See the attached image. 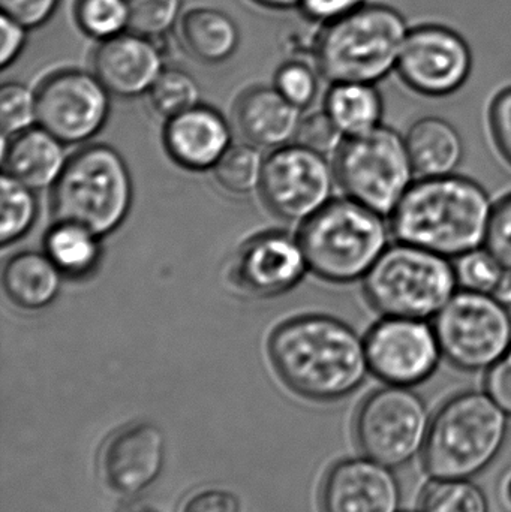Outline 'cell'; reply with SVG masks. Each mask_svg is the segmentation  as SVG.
Wrapping results in <instances>:
<instances>
[{"instance_id":"7dc6e473","label":"cell","mask_w":511,"mask_h":512,"mask_svg":"<svg viewBox=\"0 0 511 512\" xmlns=\"http://www.w3.org/2000/svg\"><path fill=\"white\" fill-rule=\"evenodd\" d=\"M506 499H507V502H509V504L511 505V477H510V480L507 481V484H506Z\"/></svg>"},{"instance_id":"ee69618b","label":"cell","mask_w":511,"mask_h":512,"mask_svg":"<svg viewBox=\"0 0 511 512\" xmlns=\"http://www.w3.org/2000/svg\"><path fill=\"white\" fill-rule=\"evenodd\" d=\"M492 295L501 303L506 304V306H511V268L504 270L500 283H498Z\"/></svg>"},{"instance_id":"44dd1931","label":"cell","mask_w":511,"mask_h":512,"mask_svg":"<svg viewBox=\"0 0 511 512\" xmlns=\"http://www.w3.org/2000/svg\"><path fill=\"white\" fill-rule=\"evenodd\" d=\"M65 146L59 138L39 125L14 137H3V173L33 191L51 188L68 164Z\"/></svg>"},{"instance_id":"74e56055","label":"cell","mask_w":511,"mask_h":512,"mask_svg":"<svg viewBox=\"0 0 511 512\" xmlns=\"http://www.w3.org/2000/svg\"><path fill=\"white\" fill-rule=\"evenodd\" d=\"M488 119L495 147L511 165V86L504 87L494 96Z\"/></svg>"},{"instance_id":"30bf717a","label":"cell","mask_w":511,"mask_h":512,"mask_svg":"<svg viewBox=\"0 0 511 512\" xmlns=\"http://www.w3.org/2000/svg\"><path fill=\"white\" fill-rule=\"evenodd\" d=\"M431 424L428 406L413 388L384 384L359 406L354 433L366 457L399 468L425 450Z\"/></svg>"},{"instance_id":"484cf974","label":"cell","mask_w":511,"mask_h":512,"mask_svg":"<svg viewBox=\"0 0 511 512\" xmlns=\"http://www.w3.org/2000/svg\"><path fill=\"white\" fill-rule=\"evenodd\" d=\"M98 234L74 222L56 221L47 231L44 252L69 279L92 276L102 258Z\"/></svg>"},{"instance_id":"83f0119b","label":"cell","mask_w":511,"mask_h":512,"mask_svg":"<svg viewBox=\"0 0 511 512\" xmlns=\"http://www.w3.org/2000/svg\"><path fill=\"white\" fill-rule=\"evenodd\" d=\"M264 162L260 147L254 144H234L216 164V182L234 195H249L260 191Z\"/></svg>"},{"instance_id":"d6a6232c","label":"cell","mask_w":511,"mask_h":512,"mask_svg":"<svg viewBox=\"0 0 511 512\" xmlns=\"http://www.w3.org/2000/svg\"><path fill=\"white\" fill-rule=\"evenodd\" d=\"M128 6L132 32L156 41L179 24L183 0H128Z\"/></svg>"},{"instance_id":"836d02e7","label":"cell","mask_w":511,"mask_h":512,"mask_svg":"<svg viewBox=\"0 0 511 512\" xmlns=\"http://www.w3.org/2000/svg\"><path fill=\"white\" fill-rule=\"evenodd\" d=\"M36 93L26 84L9 81L0 89V128L2 137H14L35 126Z\"/></svg>"},{"instance_id":"4fadbf2b","label":"cell","mask_w":511,"mask_h":512,"mask_svg":"<svg viewBox=\"0 0 511 512\" xmlns=\"http://www.w3.org/2000/svg\"><path fill=\"white\" fill-rule=\"evenodd\" d=\"M38 125L63 144H81L95 137L111 110V93L92 71L60 69L36 89Z\"/></svg>"},{"instance_id":"f35d334b","label":"cell","mask_w":511,"mask_h":512,"mask_svg":"<svg viewBox=\"0 0 511 512\" xmlns=\"http://www.w3.org/2000/svg\"><path fill=\"white\" fill-rule=\"evenodd\" d=\"M60 0H0L2 14L23 24L26 29L44 26L56 14Z\"/></svg>"},{"instance_id":"7402d4cb","label":"cell","mask_w":511,"mask_h":512,"mask_svg":"<svg viewBox=\"0 0 511 512\" xmlns=\"http://www.w3.org/2000/svg\"><path fill=\"white\" fill-rule=\"evenodd\" d=\"M404 137L417 179L452 176L464 162V138L443 117L416 120Z\"/></svg>"},{"instance_id":"d6986e66","label":"cell","mask_w":511,"mask_h":512,"mask_svg":"<svg viewBox=\"0 0 511 512\" xmlns=\"http://www.w3.org/2000/svg\"><path fill=\"white\" fill-rule=\"evenodd\" d=\"M164 144L170 158L180 167L210 170L231 147V126L216 108L198 104L167 119Z\"/></svg>"},{"instance_id":"8992f818","label":"cell","mask_w":511,"mask_h":512,"mask_svg":"<svg viewBox=\"0 0 511 512\" xmlns=\"http://www.w3.org/2000/svg\"><path fill=\"white\" fill-rule=\"evenodd\" d=\"M132 200L134 185L123 156L107 144H93L68 159L53 186L51 206L56 221L105 237L128 218Z\"/></svg>"},{"instance_id":"5bb4252c","label":"cell","mask_w":511,"mask_h":512,"mask_svg":"<svg viewBox=\"0 0 511 512\" xmlns=\"http://www.w3.org/2000/svg\"><path fill=\"white\" fill-rule=\"evenodd\" d=\"M369 372L384 384L416 387L443 360L434 324L426 319L381 316L365 334Z\"/></svg>"},{"instance_id":"b9f144b4","label":"cell","mask_w":511,"mask_h":512,"mask_svg":"<svg viewBox=\"0 0 511 512\" xmlns=\"http://www.w3.org/2000/svg\"><path fill=\"white\" fill-rule=\"evenodd\" d=\"M485 391L511 417V345L503 357L486 370Z\"/></svg>"},{"instance_id":"2e32d148","label":"cell","mask_w":511,"mask_h":512,"mask_svg":"<svg viewBox=\"0 0 511 512\" xmlns=\"http://www.w3.org/2000/svg\"><path fill=\"white\" fill-rule=\"evenodd\" d=\"M164 432L149 421L114 432L102 447L99 472L105 486L123 498L146 492L164 469Z\"/></svg>"},{"instance_id":"d4e9b609","label":"cell","mask_w":511,"mask_h":512,"mask_svg":"<svg viewBox=\"0 0 511 512\" xmlns=\"http://www.w3.org/2000/svg\"><path fill=\"white\" fill-rule=\"evenodd\" d=\"M324 111L345 138L384 125V99L377 84L333 83L324 98Z\"/></svg>"},{"instance_id":"277c9868","label":"cell","mask_w":511,"mask_h":512,"mask_svg":"<svg viewBox=\"0 0 511 512\" xmlns=\"http://www.w3.org/2000/svg\"><path fill=\"white\" fill-rule=\"evenodd\" d=\"M309 270L330 283L359 282L393 239L389 218L351 198H333L300 228Z\"/></svg>"},{"instance_id":"6da1fadb","label":"cell","mask_w":511,"mask_h":512,"mask_svg":"<svg viewBox=\"0 0 511 512\" xmlns=\"http://www.w3.org/2000/svg\"><path fill=\"white\" fill-rule=\"evenodd\" d=\"M269 357L294 393L315 402L344 399L369 375L365 336L329 315H300L270 334Z\"/></svg>"},{"instance_id":"8d00e7d4","label":"cell","mask_w":511,"mask_h":512,"mask_svg":"<svg viewBox=\"0 0 511 512\" xmlns=\"http://www.w3.org/2000/svg\"><path fill=\"white\" fill-rule=\"evenodd\" d=\"M485 248L506 268H511V192L494 203Z\"/></svg>"},{"instance_id":"ffe728a7","label":"cell","mask_w":511,"mask_h":512,"mask_svg":"<svg viewBox=\"0 0 511 512\" xmlns=\"http://www.w3.org/2000/svg\"><path fill=\"white\" fill-rule=\"evenodd\" d=\"M302 120V110L275 86L251 87L234 105V122L240 134L260 149H279L296 141Z\"/></svg>"},{"instance_id":"f6af8a7d","label":"cell","mask_w":511,"mask_h":512,"mask_svg":"<svg viewBox=\"0 0 511 512\" xmlns=\"http://www.w3.org/2000/svg\"><path fill=\"white\" fill-rule=\"evenodd\" d=\"M251 2L272 11H288V9L299 8L302 0H251Z\"/></svg>"},{"instance_id":"ba28073f","label":"cell","mask_w":511,"mask_h":512,"mask_svg":"<svg viewBox=\"0 0 511 512\" xmlns=\"http://www.w3.org/2000/svg\"><path fill=\"white\" fill-rule=\"evenodd\" d=\"M333 167L345 197L386 218L416 182L404 135L387 125L345 138Z\"/></svg>"},{"instance_id":"7c38bea8","label":"cell","mask_w":511,"mask_h":512,"mask_svg":"<svg viewBox=\"0 0 511 512\" xmlns=\"http://www.w3.org/2000/svg\"><path fill=\"white\" fill-rule=\"evenodd\" d=\"M473 65V50L461 33L425 23L408 32L395 74L417 95L447 98L468 83Z\"/></svg>"},{"instance_id":"603a6c76","label":"cell","mask_w":511,"mask_h":512,"mask_svg":"<svg viewBox=\"0 0 511 512\" xmlns=\"http://www.w3.org/2000/svg\"><path fill=\"white\" fill-rule=\"evenodd\" d=\"M179 42L198 62L219 65L236 54L240 30L236 21L221 9L194 8L182 15Z\"/></svg>"},{"instance_id":"f546056e","label":"cell","mask_w":511,"mask_h":512,"mask_svg":"<svg viewBox=\"0 0 511 512\" xmlns=\"http://www.w3.org/2000/svg\"><path fill=\"white\" fill-rule=\"evenodd\" d=\"M147 95L153 110L165 119L191 110L201 98L197 80L179 68H164Z\"/></svg>"},{"instance_id":"7bdbcfd3","label":"cell","mask_w":511,"mask_h":512,"mask_svg":"<svg viewBox=\"0 0 511 512\" xmlns=\"http://www.w3.org/2000/svg\"><path fill=\"white\" fill-rule=\"evenodd\" d=\"M27 32H29V29H26L23 24L12 20L8 15L2 14V18H0V35H2L0 66H2V69L12 65L23 53L27 44Z\"/></svg>"},{"instance_id":"4316f807","label":"cell","mask_w":511,"mask_h":512,"mask_svg":"<svg viewBox=\"0 0 511 512\" xmlns=\"http://www.w3.org/2000/svg\"><path fill=\"white\" fill-rule=\"evenodd\" d=\"M2 222H0V242L3 246L23 239L38 219V198L29 186L3 173L2 180Z\"/></svg>"},{"instance_id":"3957f363","label":"cell","mask_w":511,"mask_h":512,"mask_svg":"<svg viewBox=\"0 0 511 512\" xmlns=\"http://www.w3.org/2000/svg\"><path fill=\"white\" fill-rule=\"evenodd\" d=\"M411 26L387 3H365L333 23L314 41L315 68L333 83L378 84L398 68Z\"/></svg>"},{"instance_id":"9c48e42d","label":"cell","mask_w":511,"mask_h":512,"mask_svg":"<svg viewBox=\"0 0 511 512\" xmlns=\"http://www.w3.org/2000/svg\"><path fill=\"white\" fill-rule=\"evenodd\" d=\"M432 324L444 360L464 372H486L511 345L510 307L491 294L459 289Z\"/></svg>"},{"instance_id":"8fae6325","label":"cell","mask_w":511,"mask_h":512,"mask_svg":"<svg viewBox=\"0 0 511 512\" xmlns=\"http://www.w3.org/2000/svg\"><path fill=\"white\" fill-rule=\"evenodd\" d=\"M336 183L327 156L294 143L267 156L260 192L279 218L303 224L333 200Z\"/></svg>"},{"instance_id":"bcb514c9","label":"cell","mask_w":511,"mask_h":512,"mask_svg":"<svg viewBox=\"0 0 511 512\" xmlns=\"http://www.w3.org/2000/svg\"><path fill=\"white\" fill-rule=\"evenodd\" d=\"M125 512H162L159 508L153 507V505H135V507L129 508Z\"/></svg>"},{"instance_id":"cb8c5ba5","label":"cell","mask_w":511,"mask_h":512,"mask_svg":"<svg viewBox=\"0 0 511 512\" xmlns=\"http://www.w3.org/2000/svg\"><path fill=\"white\" fill-rule=\"evenodd\" d=\"M63 277L45 252H18L3 268V288L20 309L42 310L59 297Z\"/></svg>"},{"instance_id":"9a60e30c","label":"cell","mask_w":511,"mask_h":512,"mask_svg":"<svg viewBox=\"0 0 511 512\" xmlns=\"http://www.w3.org/2000/svg\"><path fill=\"white\" fill-rule=\"evenodd\" d=\"M308 270L299 239L270 231L240 248L228 267V282L245 297L272 298L299 285Z\"/></svg>"},{"instance_id":"ac0fdd59","label":"cell","mask_w":511,"mask_h":512,"mask_svg":"<svg viewBox=\"0 0 511 512\" xmlns=\"http://www.w3.org/2000/svg\"><path fill=\"white\" fill-rule=\"evenodd\" d=\"M90 63L93 74L105 89L123 99L149 93L164 71L161 50L155 39L132 30L99 42Z\"/></svg>"},{"instance_id":"4dcf8cb0","label":"cell","mask_w":511,"mask_h":512,"mask_svg":"<svg viewBox=\"0 0 511 512\" xmlns=\"http://www.w3.org/2000/svg\"><path fill=\"white\" fill-rule=\"evenodd\" d=\"M420 512H489V502L471 481L437 480L423 492Z\"/></svg>"},{"instance_id":"7a4b0ae2","label":"cell","mask_w":511,"mask_h":512,"mask_svg":"<svg viewBox=\"0 0 511 512\" xmlns=\"http://www.w3.org/2000/svg\"><path fill=\"white\" fill-rule=\"evenodd\" d=\"M492 209L491 195L476 180L416 179L390 215V230L395 242L455 259L485 246Z\"/></svg>"},{"instance_id":"f1b7e54d","label":"cell","mask_w":511,"mask_h":512,"mask_svg":"<svg viewBox=\"0 0 511 512\" xmlns=\"http://www.w3.org/2000/svg\"><path fill=\"white\" fill-rule=\"evenodd\" d=\"M72 14L78 29L98 42L131 29L128 0H75Z\"/></svg>"},{"instance_id":"5b68a950","label":"cell","mask_w":511,"mask_h":512,"mask_svg":"<svg viewBox=\"0 0 511 512\" xmlns=\"http://www.w3.org/2000/svg\"><path fill=\"white\" fill-rule=\"evenodd\" d=\"M509 415L486 391H464L432 418L423 465L437 480H468L503 450Z\"/></svg>"},{"instance_id":"e575fe53","label":"cell","mask_w":511,"mask_h":512,"mask_svg":"<svg viewBox=\"0 0 511 512\" xmlns=\"http://www.w3.org/2000/svg\"><path fill=\"white\" fill-rule=\"evenodd\" d=\"M317 68H312L303 60H288L279 66L273 86L291 104L300 110H306L314 104L320 92Z\"/></svg>"},{"instance_id":"d590c367","label":"cell","mask_w":511,"mask_h":512,"mask_svg":"<svg viewBox=\"0 0 511 512\" xmlns=\"http://www.w3.org/2000/svg\"><path fill=\"white\" fill-rule=\"evenodd\" d=\"M345 137L341 134L335 123L332 122L326 111H317L309 114L300 123L294 143L314 150L327 156L336 153L344 143Z\"/></svg>"},{"instance_id":"1f68e13d","label":"cell","mask_w":511,"mask_h":512,"mask_svg":"<svg viewBox=\"0 0 511 512\" xmlns=\"http://www.w3.org/2000/svg\"><path fill=\"white\" fill-rule=\"evenodd\" d=\"M452 261L459 289L480 292V294H494L506 270V267L485 246L473 249Z\"/></svg>"},{"instance_id":"60d3db41","label":"cell","mask_w":511,"mask_h":512,"mask_svg":"<svg viewBox=\"0 0 511 512\" xmlns=\"http://www.w3.org/2000/svg\"><path fill=\"white\" fill-rule=\"evenodd\" d=\"M365 3L368 0H302L299 8L308 20L324 26L357 11Z\"/></svg>"},{"instance_id":"ab89813d","label":"cell","mask_w":511,"mask_h":512,"mask_svg":"<svg viewBox=\"0 0 511 512\" xmlns=\"http://www.w3.org/2000/svg\"><path fill=\"white\" fill-rule=\"evenodd\" d=\"M239 498L233 492L218 487L198 490L183 502L179 512H240Z\"/></svg>"},{"instance_id":"52a82bcc","label":"cell","mask_w":511,"mask_h":512,"mask_svg":"<svg viewBox=\"0 0 511 512\" xmlns=\"http://www.w3.org/2000/svg\"><path fill=\"white\" fill-rule=\"evenodd\" d=\"M363 295L380 316L434 319L459 291L452 259L395 242L366 274Z\"/></svg>"},{"instance_id":"e0dca14e","label":"cell","mask_w":511,"mask_h":512,"mask_svg":"<svg viewBox=\"0 0 511 512\" xmlns=\"http://www.w3.org/2000/svg\"><path fill=\"white\" fill-rule=\"evenodd\" d=\"M323 512H399L401 486L392 468L369 457L335 463L320 493Z\"/></svg>"}]
</instances>
